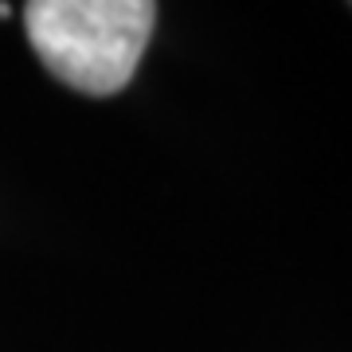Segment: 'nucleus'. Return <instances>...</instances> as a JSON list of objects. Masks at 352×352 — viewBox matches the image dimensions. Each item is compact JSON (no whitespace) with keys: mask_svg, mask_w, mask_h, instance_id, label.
Wrapping results in <instances>:
<instances>
[{"mask_svg":"<svg viewBox=\"0 0 352 352\" xmlns=\"http://www.w3.org/2000/svg\"><path fill=\"white\" fill-rule=\"evenodd\" d=\"M157 0H28L24 32L63 87L110 98L133 82L153 39Z\"/></svg>","mask_w":352,"mask_h":352,"instance_id":"f257e3e1","label":"nucleus"}]
</instances>
